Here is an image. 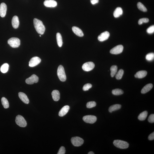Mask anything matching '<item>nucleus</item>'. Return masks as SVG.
<instances>
[{
    "label": "nucleus",
    "instance_id": "1",
    "mask_svg": "<svg viewBox=\"0 0 154 154\" xmlns=\"http://www.w3.org/2000/svg\"><path fill=\"white\" fill-rule=\"evenodd\" d=\"M33 24L37 32L40 35L44 34L46 28L42 21L37 18H34Z\"/></svg>",
    "mask_w": 154,
    "mask_h": 154
},
{
    "label": "nucleus",
    "instance_id": "2",
    "mask_svg": "<svg viewBox=\"0 0 154 154\" xmlns=\"http://www.w3.org/2000/svg\"><path fill=\"white\" fill-rule=\"evenodd\" d=\"M113 144L116 147L121 149H126L129 146V144L127 142L120 140H115Z\"/></svg>",
    "mask_w": 154,
    "mask_h": 154
},
{
    "label": "nucleus",
    "instance_id": "3",
    "mask_svg": "<svg viewBox=\"0 0 154 154\" xmlns=\"http://www.w3.org/2000/svg\"><path fill=\"white\" fill-rule=\"evenodd\" d=\"M57 74L58 77L60 81L62 82L66 81V73H65L64 68L61 65H60L58 67L57 71Z\"/></svg>",
    "mask_w": 154,
    "mask_h": 154
},
{
    "label": "nucleus",
    "instance_id": "4",
    "mask_svg": "<svg viewBox=\"0 0 154 154\" xmlns=\"http://www.w3.org/2000/svg\"><path fill=\"white\" fill-rule=\"evenodd\" d=\"M8 43L11 47L16 48L20 46V41L18 38H12L8 40Z\"/></svg>",
    "mask_w": 154,
    "mask_h": 154
},
{
    "label": "nucleus",
    "instance_id": "5",
    "mask_svg": "<svg viewBox=\"0 0 154 154\" xmlns=\"http://www.w3.org/2000/svg\"><path fill=\"white\" fill-rule=\"evenodd\" d=\"M16 122L17 124L21 127H26L27 125L26 120L20 115H18L16 117Z\"/></svg>",
    "mask_w": 154,
    "mask_h": 154
},
{
    "label": "nucleus",
    "instance_id": "6",
    "mask_svg": "<svg viewBox=\"0 0 154 154\" xmlns=\"http://www.w3.org/2000/svg\"><path fill=\"white\" fill-rule=\"evenodd\" d=\"M71 141L73 145L77 147L81 146L84 142L83 139L79 137H73L71 138Z\"/></svg>",
    "mask_w": 154,
    "mask_h": 154
},
{
    "label": "nucleus",
    "instance_id": "7",
    "mask_svg": "<svg viewBox=\"0 0 154 154\" xmlns=\"http://www.w3.org/2000/svg\"><path fill=\"white\" fill-rule=\"evenodd\" d=\"M124 47L122 45H118L110 50V53L112 54L117 55L123 52Z\"/></svg>",
    "mask_w": 154,
    "mask_h": 154
},
{
    "label": "nucleus",
    "instance_id": "8",
    "mask_svg": "<svg viewBox=\"0 0 154 154\" xmlns=\"http://www.w3.org/2000/svg\"><path fill=\"white\" fill-rule=\"evenodd\" d=\"M83 120L86 123L93 124L96 121L97 118L94 116L87 115L83 117Z\"/></svg>",
    "mask_w": 154,
    "mask_h": 154
},
{
    "label": "nucleus",
    "instance_id": "9",
    "mask_svg": "<svg viewBox=\"0 0 154 154\" xmlns=\"http://www.w3.org/2000/svg\"><path fill=\"white\" fill-rule=\"evenodd\" d=\"M95 67V64L93 62H88L85 63L83 65L82 67L84 71H89L92 70Z\"/></svg>",
    "mask_w": 154,
    "mask_h": 154
},
{
    "label": "nucleus",
    "instance_id": "10",
    "mask_svg": "<svg viewBox=\"0 0 154 154\" xmlns=\"http://www.w3.org/2000/svg\"><path fill=\"white\" fill-rule=\"evenodd\" d=\"M41 60L38 57H35L32 58L29 62V66L33 67L38 65L41 62Z\"/></svg>",
    "mask_w": 154,
    "mask_h": 154
},
{
    "label": "nucleus",
    "instance_id": "11",
    "mask_svg": "<svg viewBox=\"0 0 154 154\" xmlns=\"http://www.w3.org/2000/svg\"><path fill=\"white\" fill-rule=\"evenodd\" d=\"M38 81V77L36 75H33L26 80V83L28 84L32 85L34 83H37Z\"/></svg>",
    "mask_w": 154,
    "mask_h": 154
},
{
    "label": "nucleus",
    "instance_id": "12",
    "mask_svg": "<svg viewBox=\"0 0 154 154\" xmlns=\"http://www.w3.org/2000/svg\"><path fill=\"white\" fill-rule=\"evenodd\" d=\"M110 33L107 31L102 33L98 37V39L100 41H103L108 39L110 37Z\"/></svg>",
    "mask_w": 154,
    "mask_h": 154
},
{
    "label": "nucleus",
    "instance_id": "13",
    "mask_svg": "<svg viewBox=\"0 0 154 154\" xmlns=\"http://www.w3.org/2000/svg\"><path fill=\"white\" fill-rule=\"evenodd\" d=\"M7 10V6L5 3H1L0 5V16L1 17H4L6 16Z\"/></svg>",
    "mask_w": 154,
    "mask_h": 154
},
{
    "label": "nucleus",
    "instance_id": "14",
    "mask_svg": "<svg viewBox=\"0 0 154 154\" xmlns=\"http://www.w3.org/2000/svg\"><path fill=\"white\" fill-rule=\"evenodd\" d=\"M45 6L47 7L54 8L57 5V3L54 0H46L44 2Z\"/></svg>",
    "mask_w": 154,
    "mask_h": 154
},
{
    "label": "nucleus",
    "instance_id": "15",
    "mask_svg": "<svg viewBox=\"0 0 154 154\" xmlns=\"http://www.w3.org/2000/svg\"><path fill=\"white\" fill-rule=\"evenodd\" d=\"M19 96L20 99L22 100L23 103L28 104L29 103V100L28 96L22 92H19L18 94Z\"/></svg>",
    "mask_w": 154,
    "mask_h": 154
},
{
    "label": "nucleus",
    "instance_id": "16",
    "mask_svg": "<svg viewBox=\"0 0 154 154\" xmlns=\"http://www.w3.org/2000/svg\"><path fill=\"white\" fill-rule=\"evenodd\" d=\"M69 109L70 107L68 105H66L63 107L60 110L58 113V115L61 117L64 116L68 113Z\"/></svg>",
    "mask_w": 154,
    "mask_h": 154
},
{
    "label": "nucleus",
    "instance_id": "17",
    "mask_svg": "<svg viewBox=\"0 0 154 154\" xmlns=\"http://www.w3.org/2000/svg\"><path fill=\"white\" fill-rule=\"evenodd\" d=\"M72 29L73 32L77 36L80 37H83L84 36L83 31L79 28L76 26H74L72 28Z\"/></svg>",
    "mask_w": 154,
    "mask_h": 154
},
{
    "label": "nucleus",
    "instance_id": "18",
    "mask_svg": "<svg viewBox=\"0 0 154 154\" xmlns=\"http://www.w3.org/2000/svg\"><path fill=\"white\" fill-rule=\"evenodd\" d=\"M12 24L13 27L15 29H17L19 25V18L17 16L13 17L12 20Z\"/></svg>",
    "mask_w": 154,
    "mask_h": 154
},
{
    "label": "nucleus",
    "instance_id": "19",
    "mask_svg": "<svg viewBox=\"0 0 154 154\" xmlns=\"http://www.w3.org/2000/svg\"><path fill=\"white\" fill-rule=\"evenodd\" d=\"M147 72L146 71L142 70L136 73L135 75V78H141L144 77L146 76Z\"/></svg>",
    "mask_w": 154,
    "mask_h": 154
},
{
    "label": "nucleus",
    "instance_id": "20",
    "mask_svg": "<svg viewBox=\"0 0 154 154\" xmlns=\"http://www.w3.org/2000/svg\"><path fill=\"white\" fill-rule=\"evenodd\" d=\"M53 99L55 101H57L60 99V94L59 91L57 90L53 91L51 93Z\"/></svg>",
    "mask_w": 154,
    "mask_h": 154
},
{
    "label": "nucleus",
    "instance_id": "21",
    "mask_svg": "<svg viewBox=\"0 0 154 154\" xmlns=\"http://www.w3.org/2000/svg\"><path fill=\"white\" fill-rule=\"evenodd\" d=\"M153 85L151 83L148 84L144 87L142 89L141 93L142 94L146 93L150 91L153 87Z\"/></svg>",
    "mask_w": 154,
    "mask_h": 154
},
{
    "label": "nucleus",
    "instance_id": "22",
    "mask_svg": "<svg viewBox=\"0 0 154 154\" xmlns=\"http://www.w3.org/2000/svg\"><path fill=\"white\" fill-rule=\"evenodd\" d=\"M123 10L121 8H117L114 12V16L115 18L119 17L120 16L123 14Z\"/></svg>",
    "mask_w": 154,
    "mask_h": 154
},
{
    "label": "nucleus",
    "instance_id": "23",
    "mask_svg": "<svg viewBox=\"0 0 154 154\" xmlns=\"http://www.w3.org/2000/svg\"><path fill=\"white\" fill-rule=\"evenodd\" d=\"M57 42L58 46L61 47L63 44L62 38L61 35L60 33H58L56 35Z\"/></svg>",
    "mask_w": 154,
    "mask_h": 154
},
{
    "label": "nucleus",
    "instance_id": "24",
    "mask_svg": "<svg viewBox=\"0 0 154 154\" xmlns=\"http://www.w3.org/2000/svg\"><path fill=\"white\" fill-rule=\"evenodd\" d=\"M121 106L119 104H116L112 105L109 108V111L110 113H112L114 111H116L120 109L121 108Z\"/></svg>",
    "mask_w": 154,
    "mask_h": 154
},
{
    "label": "nucleus",
    "instance_id": "25",
    "mask_svg": "<svg viewBox=\"0 0 154 154\" xmlns=\"http://www.w3.org/2000/svg\"><path fill=\"white\" fill-rule=\"evenodd\" d=\"M148 114V112L146 111L142 112L138 116V119L141 121H143L145 120L147 118Z\"/></svg>",
    "mask_w": 154,
    "mask_h": 154
},
{
    "label": "nucleus",
    "instance_id": "26",
    "mask_svg": "<svg viewBox=\"0 0 154 154\" xmlns=\"http://www.w3.org/2000/svg\"><path fill=\"white\" fill-rule=\"evenodd\" d=\"M1 102L2 105L5 108H8L9 107V102L6 98L3 97L1 98Z\"/></svg>",
    "mask_w": 154,
    "mask_h": 154
},
{
    "label": "nucleus",
    "instance_id": "27",
    "mask_svg": "<svg viewBox=\"0 0 154 154\" xmlns=\"http://www.w3.org/2000/svg\"><path fill=\"white\" fill-rule=\"evenodd\" d=\"M118 67L116 66H111L110 68V71L111 73L110 75L112 77H113L116 74L117 71Z\"/></svg>",
    "mask_w": 154,
    "mask_h": 154
},
{
    "label": "nucleus",
    "instance_id": "28",
    "mask_svg": "<svg viewBox=\"0 0 154 154\" xmlns=\"http://www.w3.org/2000/svg\"><path fill=\"white\" fill-rule=\"evenodd\" d=\"M9 67V65L8 63H4L1 67V71L3 73H6L8 72Z\"/></svg>",
    "mask_w": 154,
    "mask_h": 154
},
{
    "label": "nucleus",
    "instance_id": "29",
    "mask_svg": "<svg viewBox=\"0 0 154 154\" xmlns=\"http://www.w3.org/2000/svg\"><path fill=\"white\" fill-rule=\"evenodd\" d=\"M112 93L115 95H119L123 94L124 92L123 90L120 89H116L112 91Z\"/></svg>",
    "mask_w": 154,
    "mask_h": 154
},
{
    "label": "nucleus",
    "instance_id": "30",
    "mask_svg": "<svg viewBox=\"0 0 154 154\" xmlns=\"http://www.w3.org/2000/svg\"><path fill=\"white\" fill-rule=\"evenodd\" d=\"M137 6L138 9L141 11L143 12H146L147 11V10L146 7L141 3L140 2H138V4H137Z\"/></svg>",
    "mask_w": 154,
    "mask_h": 154
},
{
    "label": "nucleus",
    "instance_id": "31",
    "mask_svg": "<svg viewBox=\"0 0 154 154\" xmlns=\"http://www.w3.org/2000/svg\"><path fill=\"white\" fill-rule=\"evenodd\" d=\"M124 71L122 69H120L116 75V78L117 80L121 79L124 74Z\"/></svg>",
    "mask_w": 154,
    "mask_h": 154
},
{
    "label": "nucleus",
    "instance_id": "32",
    "mask_svg": "<svg viewBox=\"0 0 154 154\" xmlns=\"http://www.w3.org/2000/svg\"><path fill=\"white\" fill-rule=\"evenodd\" d=\"M147 61H151L153 60L154 58V53H150L147 54L145 57Z\"/></svg>",
    "mask_w": 154,
    "mask_h": 154
},
{
    "label": "nucleus",
    "instance_id": "33",
    "mask_svg": "<svg viewBox=\"0 0 154 154\" xmlns=\"http://www.w3.org/2000/svg\"><path fill=\"white\" fill-rule=\"evenodd\" d=\"M96 103L95 101H91L87 103L86 106L88 108H91L96 106Z\"/></svg>",
    "mask_w": 154,
    "mask_h": 154
},
{
    "label": "nucleus",
    "instance_id": "34",
    "mask_svg": "<svg viewBox=\"0 0 154 154\" xmlns=\"http://www.w3.org/2000/svg\"><path fill=\"white\" fill-rule=\"evenodd\" d=\"M149 19L147 18H142L139 20L138 23L139 25H141L143 23H148Z\"/></svg>",
    "mask_w": 154,
    "mask_h": 154
},
{
    "label": "nucleus",
    "instance_id": "35",
    "mask_svg": "<svg viewBox=\"0 0 154 154\" xmlns=\"http://www.w3.org/2000/svg\"><path fill=\"white\" fill-rule=\"evenodd\" d=\"M92 87V85L91 84L87 83L83 87V90L84 91H88L89 89L91 88Z\"/></svg>",
    "mask_w": 154,
    "mask_h": 154
},
{
    "label": "nucleus",
    "instance_id": "36",
    "mask_svg": "<svg viewBox=\"0 0 154 154\" xmlns=\"http://www.w3.org/2000/svg\"><path fill=\"white\" fill-rule=\"evenodd\" d=\"M147 32L149 34H152L154 32V25L151 26L147 30Z\"/></svg>",
    "mask_w": 154,
    "mask_h": 154
},
{
    "label": "nucleus",
    "instance_id": "37",
    "mask_svg": "<svg viewBox=\"0 0 154 154\" xmlns=\"http://www.w3.org/2000/svg\"><path fill=\"white\" fill-rule=\"evenodd\" d=\"M66 149L65 147L63 146H61L59 150H58V154H64L66 153Z\"/></svg>",
    "mask_w": 154,
    "mask_h": 154
},
{
    "label": "nucleus",
    "instance_id": "38",
    "mask_svg": "<svg viewBox=\"0 0 154 154\" xmlns=\"http://www.w3.org/2000/svg\"><path fill=\"white\" fill-rule=\"evenodd\" d=\"M148 121L151 123H153L154 122V114L151 115L149 116L148 119Z\"/></svg>",
    "mask_w": 154,
    "mask_h": 154
},
{
    "label": "nucleus",
    "instance_id": "39",
    "mask_svg": "<svg viewBox=\"0 0 154 154\" xmlns=\"http://www.w3.org/2000/svg\"><path fill=\"white\" fill-rule=\"evenodd\" d=\"M148 139L150 140H152L154 139V132L153 133L151 134L148 137Z\"/></svg>",
    "mask_w": 154,
    "mask_h": 154
},
{
    "label": "nucleus",
    "instance_id": "40",
    "mask_svg": "<svg viewBox=\"0 0 154 154\" xmlns=\"http://www.w3.org/2000/svg\"><path fill=\"white\" fill-rule=\"evenodd\" d=\"M99 2V0H91V2L93 5H95L98 3Z\"/></svg>",
    "mask_w": 154,
    "mask_h": 154
},
{
    "label": "nucleus",
    "instance_id": "41",
    "mask_svg": "<svg viewBox=\"0 0 154 154\" xmlns=\"http://www.w3.org/2000/svg\"><path fill=\"white\" fill-rule=\"evenodd\" d=\"M88 154H95L93 152L91 151V152H89Z\"/></svg>",
    "mask_w": 154,
    "mask_h": 154
},
{
    "label": "nucleus",
    "instance_id": "42",
    "mask_svg": "<svg viewBox=\"0 0 154 154\" xmlns=\"http://www.w3.org/2000/svg\"><path fill=\"white\" fill-rule=\"evenodd\" d=\"M39 36L41 37V35H40Z\"/></svg>",
    "mask_w": 154,
    "mask_h": 154
}]
</instances>
